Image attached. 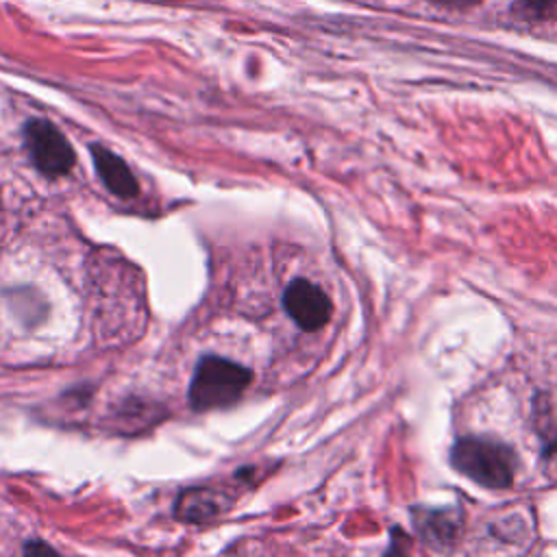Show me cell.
<instances>
[{"mask_svg":"<svg viewBox=\"0 0 557 557\" xmlns=\"http://www.w3.org/2000/svg\"><path fill=\"white\" fill-rule=\"evenodd\" d=\"M557 7V0H516V11L524 17H546Z\"/></svg>","mask_w":557,"mask_h":557,"instance_id":"obj_7","label":"cell"},{"mask_svg":"<svg viewBox=\"0 0 557 557\" xmlns=\"http://www.w3.org/2000/svg\"><path fill=\"white\" fill-rule=\"evenodd\" d=\"M222 492L211 487H189L178 494L174 503V513L185 522H205L220 516L228 505Z\"/></svg>","mask_w":557,"mask_h":557,"instance_id":"obj_6","label":"cell"},{"mask_svg":"<svg viewBox=\"0 0 557 557\" xmlns=\"http://www.w3.org/2000/svg\"><path fill=\"white\" fill-rule=\"evenodd\" d=\"M450 463L470 481L492 490L509 487L518 468V459L509 446L481 437L457 440L450 448Z\"/></svg>","mask_w":557,"mask_h":557,"instance_id":"obj_2","label":"cell"},{"mask_svg":"<svg viewBox=\"0 0 557 557\" xmlns=\"http://www.w3.org/2000/svg\"><path fill=\"white\" fill-rule=\"evenodd\" d=\"M89 152H91L94 168H96L102 185L111 194H115L120 198H135L139 194V183L120 154H115L113 150L98 146V144L89 146Z\"/></svg>","mask_w":557,"mask_h":557,"instance_id":"obj_5","label":"cell"},{"mask_svg":"<svg viewBox=\"0 0 557 557\" xmlns=\"http://www.w3.org/2000/svg\"><path fill=\"white\" fill-rule=\"evenodd\" d=\"M250 383V368L220 355H205L198 359L189 381V407L198 413L231 407Z\"/></svg>","mask_w":557,"mask_h":557,"instance_id":"obj_1","label":"cell"},{"mask_svg":"<svg viewBox=\"0 0 557 557\" xmlns=\"http://www.w3.org/2000/svg\"><path fill=\"white\" fill-rule=\"evenodd\" d=\"M24 555H35V553H57L50 544H46L44 540H30L24 544Z\"/></svg>","mask_w":557,"mask_h":557,"instance_id":"obj_8","label":"cell"},{"mask_svg":"<svg viewBox=\"0 0 557 557\" xmlns=\"http://www.w3.org/2000/svg\"><path fill=\"white\" fill-rule=\"evenodd\" d=\"M24 146L33 165L50 176H63L74 168V148L67 137L46 117H33L24 124Z\"/></svg>","mask_w":557,"mask_h":557,"instance_id":"obj_3","label":"cell"},{"mask_svg":"<svg viewBox=\"0 0 557 557\" xmlns=\"http://www.w3.org/2000/svg\"><path fill=\"white\" fill-rule=\"evenodd\" d=\"M433 4H440V7H448V9H470L474 4H479L481 0H429Z\"/></svg>","mask_w":557,"mask_h":557,"instance_id":"obj_9","label":"cell"},{"mask_svg":"<svg viewBox=\"0 0 557 557\" xmlns=\"http://www.w3.org/2000/svg\"><path fill=\"white\" fill-rule=\"evenodd\" d=\"M283 309L302 331H318L331 320V298L309 278H294L283 292Z\"/></svg>","mask_w":557,"mask_h":557,"instance_id":"obj_4","label":"cell"}]
</instances>
